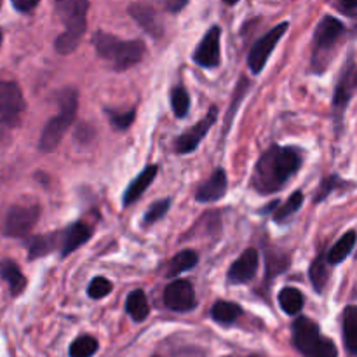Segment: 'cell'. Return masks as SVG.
<instances>
[{"instance_id":"6da1fadb","label":"cell","mask_w":357,"mask_h":357,"mask_svg":"<svg viewBox=\"0 0 357 357\" xmlns=\"http://www.w3.org/2000/svg\"><path fill=\"white\" fill-rule=\"evenodd\" d=\"M302 152L293 146L274 145L261 153L255 166L251 185L260 194L279 192L302 167Z\"/></svg>"},{"instance_id":"7a4b0ae2","label":"cell","mask_w":357,"mask_h":357,"mask_svg":"<svg viewBox=\"0 0 357 357\" xmlns=\"http://www.w3.org/2000/svg\"><path fill=\"white\" fill-rule=\"evenodd\" d=\"M93 44L98 54L112 65L117 72L131 68L138 65L145 54V44L142 40H121L115 35L107 31H96L93 37Z\"/></svg>"},{"instance_id":"3957f363","label":"cell","mask_w":357,"mask_h":357,"mask_svg":"<svg viewBox=\"0 0 357 357\" xmlns=\"http://www.w3.org/2000/svg\"><path fill=\"white\" fill-rule=\"evenodd\" d=\"M59 105V115L52 117L51 121L45 124L44 131L40 135V146L42 152H51L56 146L59 145V142L63 139L65 132L68 131V128L72 126L73 119L77 115V107H79V93L72 87H66V89L59 91L56 94Z\"/></svg>"},{"instance_id":"277c9868","label":"cell","mask_w":357,"mask_h":357,"mask_svg":"<svg viewBox=\"0 0 357 357\" xmlns=\"http://www.w3.org/2000/svg\"><path fill=\"white\" fill-rule=\"evenodd\" d=\"M293 344L305 357H338L337 345L323 337L321 328L309 317H298L293 323Z\"/></svg>"},{"instance_id":"5b68a950","label":"cell","mask_w":357,"mask_h":357,"mask_svg":"<svg viewBox=\"0 0 357 357\" xmlns=\"http://www.w3.org/2000/svg\"><path fill=\"white\" fill-rule=\"evenodd\" d=\"M347 28L338 17L324 16L314 31V52L312 68L316 73H323L330 65L331 54L340 38L344 37Z\"/></svg>"},{"instance_id":"8992f818","label":"cell","mask_w":357,"mask_h":357,"mask_svg":"<svg viewBox=\"0 0 357 357\" xmlns=\"http://www.w3.org/2000/svg\"><path fill=\"white\" fill-rule=\"evenodd\" d=\"M23 112L24 98L20 86L13 80L0 79V126H17Z\"/></svg>"},{"instance_id":"52a82bcc","label":"cell","mask_w":357,"mask_h":357,"mask_svg":"<svg viewBox=\"0 0 357 357\" xmlns=\"http://www.w3.org/2000/svg\"><path fill=\"white\" fill-rule=\"evenodd\" d=\"M357 91V65L352 58L345 61L344 68H342L340 77H338L337 89L333 94V114L337 119V124H342L345 110H347L349 103H351L352 96Z\"/></svg>"},{"instance_id":"ba28073f","label":"cell","mask_w":357,"mask_h":357,"mask_svg":"<svg viewBox=\"0 0 357 357\" xmlns=\"http://www.w3.org/2000/svg\"><path fill=\"white\" fill-rule=\"evenodd\" d=\"M288 26L289 24L284 21V23L278 24L272 30H268L264 37H260L255 42V45L250 51V56H248V66H250V70L255 75H258L264 70V66L267 65L272 51H274L278 42L282 38V35L288 31Z\"/></svg>"},{"instance_id":"9c48e42d","label":"cell","mask_w":357,"mask_h":357,"mask_svg":"<svg viewBox=\"0 0 357 357\" xmlns=\"http://www.w3.org/2000/svg\"><path fill=\"white\" fill-rule=\"evenodd\" d=\"M38 216H40L38 206H13L6 216L3 232H6L7 237H13V239L26 237L33 230V227L37 225Z\"/></svg>"},{"instance_id":"30bf717a","label":"cell","mask_w":357,"mask_h":357,"mask_svg":"<svg viewBox=\"0 0 357 357\" xmlns=\"http://www.w3.org/2000/svg\"><path fill=\"white\" fill-rule=\"evenodd\" d=\"M220 37H222V28L218 24L211 26L208 33L202 37L199 45L195 47L192 59L202 68H216L222 61V51H220Z\"/></svg>"},{"instance_id":"8fae6325","label":"cell","mask_w":357,"mask_h":357,"mask_svg":"<svg viewBox=\"0 0 357 357\" xmlns=\"http://www.w3.org/2000/svg\"><path fill=\"white\" fill-rule=\"evenodd\" d=\"M164 305L174 312H188L195 307V293L188 281L178 279L164 289Z\"/></svg>"},{"instance_id":"7c38bea8","label":"cell","mask_w":357,"mask_h":357,"mask_svg":"<svg viewBox=\"0 0 357 357\" xmlns=\"http://www.w3.org/2000/svg\"><path fill=\"white\" fill-rule=\"evenodd\" d=\"M216 117H218V108L213 107L211 110H209V114L206 115L202 121H199L197 124H195L192 129H188L187 132L178 136L176 142H174V150H176V153L185 155V153L194 152V150L199 146V143L202 142V138L208 135L211 126L216 122Z\"/></svg>"},{"instance_id":"4fadbf2b","label":"cell","mask_w":357,"mask_h":357,"mask_svg":"<svg viewBox=\"0 0 357 357\" xmlns=\"http://www.w3.org/2000/svg\"><path fill=\"white\" fill-rule=\"evenodd\" d=\"M258 267H260V257L255 248H248L229 268V278L230 284H248L255 279L257 275Z\"/></svg>"},{"instance_id":"5bb4252c","label":"cell","mask_w":357,"mask_h":357,"mask_svg":"<svg viewBox=\"0 0 357 357\" xmlns=\"http://www.w3.org/2000/svg\"><path fill=\"white\" fill-rule=\"evenodd\" d=\"M129 14H131L132 20L153 38H159L162 35V23H160V17L157 14V10L153 9L150 3H131L129 6Z\"/></svg>"},{"instance_id":"9a60e30c","label":"cell","mask_w":357,"mask_h":357,"mask_svg":"<svg viewBox=\"0 0 357 357\" xmlns=\"http://www.w3.org/2000/svg\"><path fill=\"white\" fill-rule=\"evenodd\" d=\"M227 194V173L218 167L201 187L195 190V201L208 204V202H216Z\"/></svg>"},{"instance_id":"2e32d148","label":"cell","mask_w":357,"mask_h":357,"mask_svg":"<svg viewBox=\"0 0 357 357\" xmlns=\"http://www.w3.org/2000/svg\"><path fill=\"white\" fill-rule=\"evenodd\" d=\"M65 26L66 30L63 31L54 42V47L59 54H70V52L75 51L80 38H82L84 33H86L87 21L86 17H82V20H75L72 21V23H66Z\"/></svg>"},{"instance_id":"e0dca14e","label":"cell","mask_w":357,"mask_h":357,"mask_svg":"<svg viewBox=\"0 0 357 357\" xmlns=\"http://www.w3.org/2000/svg\"><path fill=\"white\" fill-rule=\"evenodd\" d=\"M91 234L93 230L82 222H77L73 225H70L68 229H65L61 232V257H68L72 255L77 248H80L82 244H86L91 239Z\"/></svg>"},{"instance_id":"ac0fdd59","label":"cell","mask_w":357,"mask_h":357,"mask_svg":"<svg viewBox=\"0 0 357 357\" xmlns=\"http://www.w3.org/2000/svg\"><path fill=\"white\" fill-rule=\"evenodd\" d=\"M155 176H157V166H155V164H150V166H146L145 169H143L142 173H139L138 176H136L135 180H132L131 183L128 185V188H126L124 197H122V202H124V206H131L132 202L138 201V199L142 197L143 194H145L146 188L152 185V181L155 180Z\"/></svg>"},{"instance_id":"d6986e66","label":"cell","mask_w":357,"mask_h":357,"mask_svg":"<svg viewBox=\"0 0 357 357\" xmlns=\"http://www.w3.org/2000/svg\"><path fill=\"white\" fill-rule=\"evenodd\" d=\"M56 248L61 250V232L30 237L28 239V258L30 260H37V258L47 257Z\"/></svg>"},{"instance_id":"ffe728a7","label":"cell","mask_w":357,"mask_h":357,"mask_svg":"<svg viewBox=\"0 0 357 357\" xmlns=\"http://www.w3.org/2000/svg\"><path fill=\"white\" fill-rule=\"evenodd\" d=\"M342 333H344V345L351 356L357 357V307H345L342 314Z\"/></svg>"},{"instance_id":"44dd1931","label":"cell","mask_w":357,"mask_h":357,"mask_svg":"<svg viewBox=\"0 0 357 357\" xmlns=\"http://www.w3.org/2000/svg\"><path fill=\"white\" fill-rule=\"evenodd\" d=\"M0 278L7 282L13 296H20L24 291V288H26V278H24L23 272L20 271V267L13 260L0 261Z\"/></svg>"},{"instance_id":"7402d4cb","label":"cell","mask_w":357,"mask_h":357,"mask_svg":"<svg viewBox=\"0 0 357 357\" xmlns=\"http://www.w3.org/2000/svg\"><path fill=\"white\" fill-rule=\"evenodd\" d=\"M357 243V234L356 230H349L345 232L337 243L333 244L330 251H328L326 261L330 265H340L342 261L347 260V257H351V253L354 251Z\"/></svg>"},{"instance_id":"603a6c76","label":"cell","mask_w":357,"mask_h":357,"mask_svg":"<svg viewBox=\"0 0 357 357\" xmlns=\"http://www.w3.org/2000/svg\"><path fill=\"white\" fill-rule=\"evenodd\" d=\"M54 9L63 23H70V21L86 17L89 2H86V0H59L54 3Z\"/></svg>"},{"instance_id":"cb8c5ba5","label":"cell","mask_w":357,"mask_h":357,"mask_svg":"<svg viewBox=\"0 0 357 357\" xmlns=\"http://www.w3.org/2000/svg\"><path fill=\"white\" fill-rule=\"evenodd\" d=\"M126 310H128V314L136 323H142V321H145L149 317L150 305L149 300H146V295L142 289H135V291L129 293L128 300H126Z\"/></svg>"},{"instance_id":"d4e9b609","label":"cell","mask_w":357,"mask_h":357,"mask_svg":"<svg viewBox=\"0 0 357 357\" xmlns=\"http://www.w3.org/2000/svg\"><path fill=\"white\" fill-rule=\"evenodd\" d=\"M197 261H199L197 251H194V250L180 251V253H178L176 257L169 261V267H167L166 275L169 279L176 278V275H180V274H183V272L194 268L195 265H197Z\"/></svg>"},{"instance_id":"484cf974","label":"cell","mask_w":357,"mask_h":357,"mask_svg":"<svg viewBox=\"0 0 357 357\" xmlns=\"http://www.w3.org/2000/svg\"><path fill=\"white\" fill-rule=\"evenodd\" d=\"M241 316H243V309L232 302H223L222 300V302H216L211 309L213 319L218 324H223V326L236 323Z\"/></svg>"},{"instance_id":"4316f807","label":"cell","mask_w":357,"mask_h":357,"mask_svg":"<svg viewBox=\"0 0 357 357\" xmlns=\"http://www.w3.org/2000/svg\"><path fill=\"white\" fill-rule=\"evenodd\" d=\"M279 305L289 316H295L303 309V295L296 288H284L279 293Z\"/></svg>"},{"instance_id":"83f0119b","label":"cell","mask_w":357,"mask_h":357,"mask_svg":"<svg viewBox=\"0 0 357 357\" xmlns=\"http://www.w3.org/2000/svg\"><path fill=\"white\" fill-rule=\"evenodd\" d=\"M328 265L330 264H328L323 257H317L316 260L312 261V265H310V281H312L314 289H316L317 293H323L328 284V279H330V268H328Z\"/></svg>"},{"instance_id":"f1b7e54d","label":"cell","mask_w":357,"mask_h":357,"mask_svg":"<svg viewBox=\"0 0 357 357\" xmlns=\"http://www.w3.org/2000/svg\"><path fill=\"white\" fill-rule=\"evenodd\" d=\"M98 352V340L91 335L79 337L70 345V357H93Z\"/></svg>"},{"instance_id":"f546056e","label":"cell","mask_w":357,"mask_h":357,"mask_svg":"<svg viewBox=\"0 0 357 357\" xmlns=\"http://www.w3.org/2000/svg\"><path fill=\"white\" fill-rule=\"evenodd\" d=\"M302 204H303L302 192H295V194H293L291 197L284 202V204L278 206V209H275V213H274V220L278 223L286 222L289 216H293L300 208H302Z\"/></svg>"},{"instance_id":"4dcf8cb0","label":"cell","mask_w":357,"mask_h":357,"mask_svg":"<svg viewBox=\"0 0 357 357\" xmlns=\"http://www.w3.org/2000/svg\"><path fill=\"white\" fill-rule=\"evenodd\" d=\"M352 187H354V183H349V181L342 180V178L337 176V174H331V176L324 178L323 183H321L319 190H317L316 194V202L324 201L331 192L342 190V188H352Z\"/></svg>"},{"instance_id":"1f68e13d","label":"cell","mask_w":357,"mask_h":357,"mask_svg":"<svg viewBox=\"0 0 357 357\" xmlns=\"http://www.w3.org/2000/svg\"><path fill=\"white\" fill-rule=\"evenodd\" d=\"M171 107H173L174 115L178 119L185 117L188 114V108H190V96H188L187 89L183 86H176L171 93Z\"/></svg>"},{"instance_id":"d6a6232c","label":"cell","mask_w":357,"mask_h":357,"mask_svg":"<svg viewBox=\"0 0 357 357\" xmlns=\"http://www.w3.org/2000/svg\"><path fill=\"white\" fill-rule=\"evenodd\" d=\"M135 108H131V110H114V108H108L107 110L108 121L112 122L114 129H117V131L129 129V126L135 121Z\"/></svg>"},{"instance_id":"836d02e7","label":"cell","mask_w":357,"mask_h":357,"mask_svg":"<svg viewBox=\"0 0 357 357\" xmlns=\"http://www.w3.org/2000/svg\"><path fill=\"white\" fill-rule=\"evenodd\" d=\"M112 288H114V286H112V282L108 281V279L96 278L91 281L89 288H87V295H89L93 300H101L105 298V296L110 295Z\"/></svg>"},{"instance_id":"e575fe53","label":"cell","mask_w":357,"mask_h":357,"mask_svg":"<svg viewBox=\"0 0 357 357\" xmlns=\"http://www.w3.org/2000/svg\"><path fill=\"white\" fill-rule=\"evenodd\" d=\"M169 206H171L169 199H162V201L153 202V204L149 208V211L145 213V218H143L145 220L146 225H152V223L159 222L160 218H164L167 213V209H169Z\"/></svg>"},{"instance_id":"d590c367","label":"cell","mask_w":357,"mask_h":357,"mask_svg":"<svg viewBox=\"0 0 357 357\" xmlns=\"http://www.w3.org/2000/svg\"><path fill=\"white\" fill-rule=\"evenodd\" d=\"M337 9L342 10L344 14H349V16H357V0H338Z\"/></svg>"},{"instance_id":"8d00e7d4","label":"cell","mask_w":357,"mask_h":357,"mask_svg":"<svg viewBox=\"0 0 357 357\" xmlns=\"http://www.w3.org/2000/svg\"><path fill=\"white\" fill-rule=\"evenodd\" d=\"M37 0H14L13 7L16 10H20V13H30V10H33L37 7Z\"/></svg>"},{"instance_id":"74e56055","label":"cell","mask_w":357,"mask_h":357,"mask_svg":"<svg viewBox=\"0 0 357 357\" xmlns=\"http://www.w3.org/2000/svg\"><path fill=\"white\" fill-rule=\"evenodd\" d=\"M187 0H167L166 3H164V7H166L167 10H171V13H178V10H181L183 9L185 6H187Z\"/></svg>"},{"instance_id":"f35d334b","label":"cell","mask_w":357,"mask_h":357,"mask_svg":"<svg viewBox=\"0 0 357 357\" xmlns=\"http://www.w3.org/2000/svg\"><path fill=\"white\" fill-rule=\"evenodd\" d=\"M227 357H241V356H227ZM246 357H258V356H246Z\"/></svg>"},{"instance_id":"ab89813d","label":"cell","mask_w":357,"mask_h":357,"mask_svg":"<svg viewBox=\"0 0 357 357\" xmlns=\"http://www.w3.org/2000/svg\"><path fill=\"white\" fill-rule=\"evenodd\" d=\"M0 44H2V31H0Z\"/></svg>"},{"instance_id":"60d3db41","label":"cell","mask_w":357,"mask_h":357,"mask_svg":"<svg viewBox=\"0 0 357 357\" xmlns=\"http://www.w3.org/2000/svg\"><path fill=\"white\" fill-rule=\"evenodd\" d=\"M153 357H159V356H153Z\"/></svg>"}]
</instances>
